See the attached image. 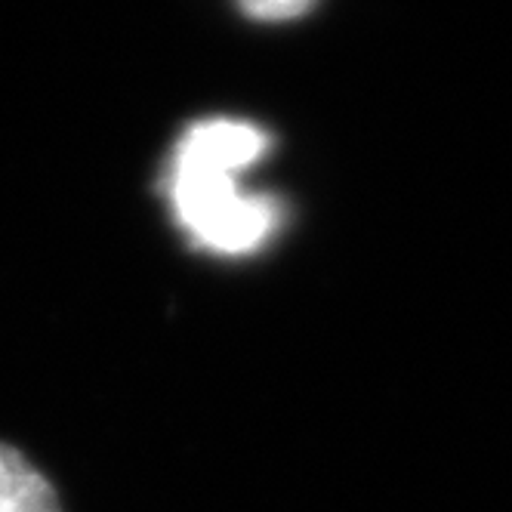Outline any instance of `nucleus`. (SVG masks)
I'll return each mask as SVG.
<instances>
[{
	"label": "nucleus",
	"mask_w": 512,
	"mask_h": 512,
	"mask_svg": "<svg viewBox=\"0 0 512 512\" xmlns=\"http://www.w3.org/2000/svg\"><path fill=\"white\" fill-rule=\"evenodd\" d=\"M266 149L269 136L235 118H207L182 133L167 164L164 189L176 223L195 247L238 256L260 250L278 232V201L244 192L238 182Z\"/></svg>",
	"instance_id": "1"
},
{
	"label": "nucleus",
	"mask_w": 512,
	"mask_h": 512,
	"mask_svg": "<svg viewBox=\"0 0 512 512\" xmlns=\"http://www.w3.org/2000/svg\"><path fill=\"white\" fill-rule=\"evenodd\" d=\"M241 10L250 19H260V22H290L303 16L315 0H238Z\"/></svg>",
	"instance_id": "3"
},
{
	"label": "nucleus",
	"mask_w": 512,
	"mask_h": 512,
	"mask_svg": "<svg viewBox=\"0 0 512 512\" xmlns=\"http://www.w3.org/2000/svg\"><path fill=\"white\" fill-rule=\"evenodd\" d=\"M0 512H62L59 494L28 457L0 442Z\"/></svg>",
	"instance_id": "2"
}]
</instances>
